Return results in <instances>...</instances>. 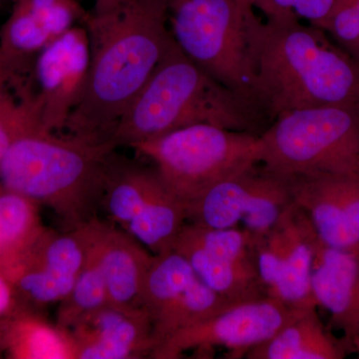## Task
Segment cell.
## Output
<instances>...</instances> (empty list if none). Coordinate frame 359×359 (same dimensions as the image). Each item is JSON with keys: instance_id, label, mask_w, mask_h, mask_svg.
Wrapping results in <instances>:
<instances>
[{"instance_id": "obj_1", "label": "cell", "mask_w": 359, "mask_h": 359, "mask_svg": "<svg viewBox=\"0 0 359 359\" xmlns=\"http://www.w3.org/2000/svg\"><path fill=\"white\" fill-rule=\"evenodd\" d=\"M84 26L89 67L63 136L108 145L173 39L167 0H126L109 13H90Z\"/></svg>"}, {"instance_id": "obj_2", "label": "cell", "mask_w": 359, "mask_h": 359, "mask_svg": "<svg viewBox=\"0 0 359 359\" xmlns=\"http://www.w3.org/2000/svg\"><path fill=\"white\" fill-rule=\"evenodd\" d=\"M250 93L264 117L320 106L359 107V62L297 15H245Z\"/></svg>"}, {"instance_id": "obj_3", "label": "cell", "mask_w": 359, "mask_h": 359, "mask_svg": "<svg viewBox=\"0 0 359 359\" xmlns=\"http://www.w3.org/2000/svg\"><path fill=\"white\" fill-rule=\"evenodd\" d=\"M263 117L252 101L208 74L173 39L108 145L133 148L196 124L256 133Z\"/></svg>"}, {"instance_id": "obj_4", "label": "cell", "mask_w": 359, "mask_h": 359, "mask_svg": "<svg viewBox=\"0 0 359 359\" xmlns=\"http://www.w3.org/2000/svg\"><path fill=\"white\" fill-rule=\"evenodd\" d=\"M120 159L107 145L37 132L20 137L7 149L0 160V183L48 207L63 231H70L98 217Z\"/></svg>"}, {"instance_id": "obj_5", "label": "cell", "mask_w": 359, "mask_h": 359, "mask_svg": "<svg viewBox=\"0 0 359 359\" xmlns=\"http://www.w3.org/2000/svg\"><path fill=\"white\" fill-rule=\"evenodd\" d=\"M259 135L262 162L283 177L359 173V107L320 106L283 113Z\"/></svg>"}, {"instance_id": "obj_6", "label": "cell", "mask_w": 359, "mask_h": 359, "mask_svg": "<svg viewBox=\"0 0 359 359\" xmlns=\"http://www.w3.org/2000/svg\"><path fill=\"white\" fill-rule=\"evenodd\" d=\"M184 205L231 174L262 162L259 135L211 124L175 130L134 146Z\"/></svg>"}, {"instance_id": "obj_7", "label": "cell", "mask_w": 359, "mask_h": 359, "mask_svg": "<svg viewBox=\"0 0 359 359\" xmlns=\"http://www.w3.org/2000/svg\"><path fill=\"white\" fill-rule=\"evenodd\" d=\"M167 6L170 32L181 50L219 83L254 103L249 83L248 13L236 0H167Z\"/></svg>"}, {"instance_id": "obj_8", "label": "cell", "mask_w": 359, "mask_h": 359, "mask_svg": "<svg viewBox=\"0 0 359 359\" xmlns=\"http://www.w3.org/2000/svg\"><path fill=\"white\" fill-rule=\"evenodd\" d=\"M259 165L231 174L201 194L186 205L187 223L242 226L254 236L268 233L294 200L287 179Z\"/></svg>"}, {"instance_id": "obj_9", "label": "cell", "mask_w": 359, "mask_h": 359, "mask_svg": "<svg viewBox=\"0 0 359 359\" xmlns=\"http://www.w3.org/2000/svg\"><path fill=\"white\" fill-rule=\"evenodd\" d=\"M173 250L205 285L231 304L268 297L257 273L254 236L242 226L212 229L186 223Z\"/></svg>"}, {"instance_id": "obj_10", "label": "cell", "mask_w": 359, "mask_h": 359, "mask_svg": "<svg viewBox=\"0 0 359 359\" xmlns=\"http://www.w3.org/2000/svg\"><path fill=\"white\" fill-rule=\"evenodd\" d=\"M302 311L269 297L231 304L171 335L153 351L150 358L177 359L186 351L208 353L214 347L226 348L230 358H243Z\"/></svg>"}, {"instance_id": "obj_11", "label": "cell", "mask_w": 359, "mask_h": 359, "mask_svg": "<svg viewBox=\"0 0 359 359\" xmlns=\"http://www.w3.org/2000/svg\"><path fill=\"white\" fill-rule=\"evenodd\" d=\"M254 238L257 273L266 294L290 308H318L311 271L318 237L306 212L292 203L271 230Z\"/></svg>"}, {"instance_id": "obj_12", "label": "cell", "mask_w": 359, "mask_h": 359, "mask_svg": "<svg viewBox=\"0 0 359 359\" xmlns=\"http://www.w3.org/2000/svg\"><path fill=\"white\" fill-rule=\"evenodd\" d=\"M87 254L84 226L57 231L45 226L25 256L4 275L29 308L59 304L69 294Z\"/></svg>"}, {"instance_id": "obj_13", "label": "cell", "mask_w": 359, "mask_h": 359, "mask_svg": "<svg viewBox=\"0 0 359 359\" xmlns=\"http://www.w3.org/2000/svg\"><path fill=\"white\" fill-rule=\"evenodd\" d=\"M295 205L323 244L359 254V173L287 177Z\"/></svg>"}, {"instance_id": "obj_14", "label": "cell", "mask_w": 359, "mask_h": 359, "mask_svg": "<svg viewBox=\"0 0 359 359\" xmlns=\"http://www.w3.org/2000/svg\"><path fill=\"white\" fill-rule=\"evenodd\" d=\"M90 61L88 33L73 26L39 53L34 66L40 120L49 133L63 131L76 104Z\"/></svg>"}, {"instance_id": "obj_15", "label": "cell", "mask_w": 359, "mask_h": 359, "mask_svg": "<svg viewBox=\"0 0 359 359\" xmlns=\"http://www.w3.org/2000/svg\"><path fill=\"white\" fill-rule=\"evenodd\" d=\"M68 332L75 359L150 358L155 347L152 320L143 308L108 304L84 316Z\"/></svg>"}, {"instance_id": "obj_16", "label": "cell", "mask_w": 359, "mask_h": 359, "mask_svg": "<svg viewBox=\"0 0 359 359\" xmlns=\"http://www.w3.org/2000/svg\"><path fill=\"white\" fill-rule=\"evenodd\" d=\"M311 292L318 308L342 332L348 354L359 358V254L334 249L318 238L311 271Z\"/></svg>"}, {"instance_id": "obj_17", "label": "cell", "mask_w": 359, "mask_h": 359, "mask_svg": "<svg viewBox=\"0 0 359 359\" xmlns=\"http://www.w3.org/2000/svg\"><path fill=\"white\" fill-rule=\"evenodd\" d=\"M86 228L105 280L109 304L125 309L143 308L144 285L154 255L126 231L98 217L86 223Z\"/></svg>"}, {"instance_id": "obj_18", "label": "cell", "mask_w": 359, "mask_h": 359, "mask_svg": "<svg viewBox=\"0 0 359 359\" xmlns=\"http://www.w3.org/2000/svg\"><path fill=\"white\" fill-rule=\"evenodd\" d=\"M341 339L323 325L318 308L308 309L283 325L271 339L250 349L248 359H344Z\"/></svg>"}, {"instance_id": "obj_19", "label": "cell", "mask_w": 359, "mask_h": 359, "mask_svg": "<svg viewBox=\"0 0 359 359\" xmlns=\"http://www.w3.org/2000/svg\"><path fill=\"white\" fill-rule=\"evenodd\" d=\"M6 354L13 359H75V346L69 332L28 311L7 320Z\"/></svg>"}, {"instance_id": "obj_20", "label": "cell", "mask_w": 359, "mask_h": 359, "mask_svg": "<svg viewBox=\"0 0 359 359\" xmlns=\"http://www.w3.org/2000/svg\"><path fill=\"white\" fill-rule=\"evenodd\" d=\"M45 226L39 204L20 194H0V273L6 275L25 256Z\"/></svg>"}, {"instance_id": "obj_21", "label": "cell", "mask_w": 359, "mask_h": 359, "mask_svg": "<svg viewBox=\"0 0 359 359\" xmlns=\"http://www.w3.org/2000/svg\"><path fill=\"white\" fill-rule=\"evenodd\" d=\"M197 280L191 264L176 250L154 255L143 292V308L148 311L152 323Z\"/></svg>"}, {"instance_id": "obj_22", "label": "cell", "mask_w": 359, "mask_h": 359, "mask_svg": "<svg viewBox=\"0 0 359 359\" xmlns=\"http://www.w3.org/2000/svg\"><path fill=\"white\" fill-rule=\"evenodd\" d=\"M231 304H235L224 299L198 278L181 299L153 323V351L171 335L211 318Z\"/></svg>"}, {"instance_id": "obj_23", "label": "cell", "mask_w": 359, "mask_h": 359, "mask_svg": "<svg viewBox=\"0 0 359 359\" xmlns=\"http://www.w3.org/2000/svg\"><path fill=\"white\" fill-rule=\"evenodd\" d=\"M83 226L87 238L86 257L69 294L58 304L55 325L66 332L86 314L109 304L102 271L90 242L86 224Z\"/></svg>"}, {"instance_id": "obj_24", "label": "cell", "mask_w": 359, "mask_h": 359, "mask_svg": "<svg viewBox=\"0 0 359 359\" xmlns=\"http://www.w3.org/2000/svg\"><path fill=\"white\" fill-rule=\"evenodd\" d=\"M55 40L73 27L75 21L86 22L90 16L76 0H21Z\"/></svg>"}, {"instance_id": "obj_25", "label": "cell", "mask_w": 359, "mask_h": 359, "mask_svg": "<svg viewBox=\"0 0 359 359\" xmlns=\"http://www.w3.org/2000/svg\"><path fill=\"white\" fill-rule=\"evenodd\" d=\"M325 32L359 62V0H334Z\"/></svg>"}, {"instance_id": "obj_26", "label": "cell", "mask_w": 359, "mask_h": 359, "mask_svg": "<svg viewBox=\"0 0 359 359\" xmlns=\"http://www.w3.org/2000/svg\"><path fill=\"white\" fill-rule=\"evenodd\" d=\"M334 2V0H299L294 11L297 18L325 30Z\"/></svg>"}, {"instance_id": "obj_27", "label": "cell", "mask_w": 359, "mask_h": 359, "mask_svg": "<svg viewBox=\"0 0 359 359\" xmlns=\"http://www.w3.org/2000/svg\"><path fill=\"white\" fill-rule=\"evenodd\" d=\"M28 311H35L20 299L13 285L0 273V320H9Z\"/></svg>"}, {"instance_id": "obj_28", "label": "cell", "mask_w": 359, "mask_h": 359, "mask_svg": "<svg viewBox=\"0 0 359 359\" xmlns=\"http://www.w3.org/2000/svg\"><path fill=\"white\" fill-rule=\"evenodd\" d=\"M299 0H257L254 7L263 11L266 18H283L294 15V8Z\"/></svg>"}, {"instance_id": "obj_29", "label": "cell", "mask_w": 359, "mask_h": 359, "mask_svg": "<svg viewBox=\"0 0 359 359\" xmlns=\"http://www.w3.org/2000/svg\"><path fill=\"white\" fill-rule=\"evenodd\" d=\"M94 1H95V7H94L93 13L102 14L117 8L126 0H94Z\"/></svg>"}, {"instance_id": "obj_30", "label": "cell", "mask_w": 359, "mask_h": 359, "mask_svg": "<svg viewBox=\"0 0 359 359\" xmlns=\"http://www.w3.org/2000/svg\"><path fill=\"white\" fill-rule=\"evenodd\" d=\"M13 143V138L9 134L8 130L6 129V125L0 118V160L2 159L4 154Z\"/></svg>"}, {"instance_id": "obj_31", "label": "cell", "mask_w": 359, "mask_h": 359, "mask_svg": "<svg viewBox=\"0 0 359 359\" xmlns=\"http://www.w3.org/2000/svg\"><path fill=\"white\" fill-rule=\"evenodd\" d=\"M7 320H0V358L6 354V330Z\"/></svg>"}, {"instance_id": "obj_32", "label": "cell", "mask_w": 359, "mask_h": 359, "mask_svg": "<svg viewBox=\"0 0 359 359\" xmlns=\"http://www.w3.org/2000/svg\"><path fill=\"white\" fill-rule=\"evenodd\" d=\"M238 6L241 7L244 13H249L250 11H254V4L257 0H236Z\"/></svg>"}, {"instance_id": "obj_33", "label": "cell", "mask_w": 359, "mask_h": 359, "mask_svg": "<svg viewBox=\"0 0 359 359\" xmlns=\"http://www.w3.org/2000/svg\"><path fill=\"white\" fill-rule=\"evenodd\" d=\"M4 190H6V189H4V187L1 185V183H0V194L4 192Z\"/></svg>"}]
</instances>
